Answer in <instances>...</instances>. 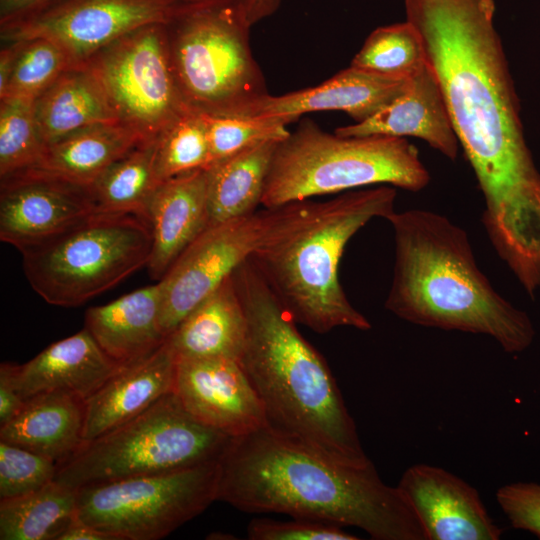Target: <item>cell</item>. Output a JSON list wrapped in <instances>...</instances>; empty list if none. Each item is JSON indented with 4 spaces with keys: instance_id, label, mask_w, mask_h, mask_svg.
I'll list each match as a JSON object with an SVG mask.
<instances>
[{
    "instance_id": "obj_1",
    "label": "cell",
    "mask_w": 540,
    "mask_h": 540,
    "mask_svg": "<svg viewBox=\"0 0 540 540\" xmlns=\"http://www.w3.org/2000/svg\"><path fill=\"white\" fill-rule=\"evenodd\" d=\"M475 173L499 256L540 242V173L494 25L493 0H404Z\"/></svg>"
},
{
    "instance_id": "obj_2",
    "label": "cell",
    "mask_w": 540,
    "mask_h": 540,
    "mask_svg": "<svg viewBox=\"0 0 540 540\" xmlns=\"http://www.w3.org/2000/svg\"><path fill=\"white\" fill-rule=\"evenodd\" d=\"M218 466L217 501L246 513L353 526L375 540H426L398 487L385 484L372 462L340 463L265 427L232 437Z\"/></svg>"
},
{
    "instance_id": "obj_3",
    "label": "cell",
    "mask_w": 540,
    "mask_h": 540,
    "mask_svg": "<svg viewBox=\"0 0 540 540\" xmlns=\"http://www.w3.org/2000/svg\"><path fill=\"white\" fill-rule=\"evenodd\" d=\"M247 321L239 360L264 407L267 428L331 460L371 463L326 360L249 258L232 274Z\"/></svg>"
},
{
    "instance_id": "obj_4",
    "label": "cell",
    "mask_w": 540,
    "mask_h": 540,
    "mask_svg": "<svg viewBox=\"0 0 540 540\" xmlns=\"http://www.w3.org/2000/svg\"><path fill=\"white\" fill-rule=\"evenodd\" d=\"M386 220L395 243L388 311L419 326L490 336L511 354L532 344L530 317L494 289L464 229L422 209L394 211Z\"/></svg>"
},
{
    "instance_id": "obj_5",
    "label": "cell",
    "mask_w": 540,
    "mask_h": 540,
    "mask_svg": "<svg viewBox=\"0 0 540 540\" xmlns=\"http://www.w3.org/2000/svg\"><path fill=\"white\" fill-rule=\"evenodd\" d=\"M396 195L395 187L381 185L313 201L302 218L252 256L296 323L320 334L337 327L371 328L341 286L339 263L363 226L395 211Z\"/></svg>"
},
{
    "instance_id": "obj_6",
    "label": "cell",
    "mask_w": 540,
    "mask_h": 540,
    "mask_svg": "<svg viewBox=\"0 0 540 540\" xmlns=\"http://www.w3.org/2000/svg\"><path fill=\"white\" fill-rule=\"evenodd\" d=\"M429 181L417 148L405 138L344 137L305 119L278 142L261 205L276 208L376 184L416 192Z\"/></svg>"
},
{
    "instance_id": "obj_7",
    "label": "cell",
    "mask_w": 540,
    "mask_h": 540,
    "mask_svg": "<svg viewBox=\"0 0 540 540\" xmlns=\"http://www.w3.org/2000/svg\"><path fill=\"white\" fill-rule=\"evenodd\" d=\"M148 221L135 213H93L19 251L25 276L47 303L75 307L147 265Z\"/></svg>"
},
{
    "instance_id": "obj_8",
    "label": "cell",
    "mask_w": 540,
    "mask_h": 540,
    "mask_svg": "<svg viewBox=\"0 0 540 540\" xmlns=\"http://www.w3.org/2000/svg\"><path fill=\"white\" fill-rule=\"evenodd\" d=\"M232 437L195 420L174 392L123 425L85 441L55 481L84 485L218 462Z\"/></svg>"
},
{
    "instance_id": "obj_9",
    "label": "cell",
    "mask_w": 540,
    "mask_h": 540,
    "mask_svg": "<svg viewBox=\"0 0 540 540\" xmlns=\"http://www.w3.org/2000/svg\"><path fill=\"white\" fill-rule=\"evenodd\" d=\"M167 28L174 78L190 109L243 116L269 94L250 49V26L231 10L181 11Z\"/></svg>"
},
{
    "instance_id": "obj_10",
    "label": "cell",
    "mask_w": 540,
    "mask_h": 540,
    "mask_svg": "<svg viewBox=\"0 0 540 540\" xmlns=\"http://www.w3.org/2000/svg\"><path fill=\"white\" fill-rule=\"evenodd\" d=\"M219 466L211 462L76 489L77 517L114 540H158L217 501Z\"/></svg>"
},
{
    "instance_id": "obj_11",
    "label": "cell",
    "mask_w": 540,
    "mask_h": 540,
    "mask_svg": "<svg viewBox=\"0 0 540 540\" xmlns=\"http://www.w3.org/2000/svg\"><path fill=\"white\" fill-rule=\"evenodd\" d=\"M304 200L210 225L159 280L161 325L166 337L260 248L310 209Z\"/></svg>"
},
{
    "instance_id": "obj_12",
    "label": "cell",
    "mask_w": 540,
    "mask_h": 540,
    "mask_svg": "<svg viewBox=\"0 0 540 540\" xmlns=\"http://www.w3.org/2000/svg\"><path fill=\"white\" fill-rule=\"evenodd\" d=\"M167 25L132 31L84 63L118 118L148 138L189 109L174 78Z\"/></svg>"
},
{
    "instance_id": "obj_13",
    "label": "cell",
    "mask_w": 540,
    "mask_h": 540,
    "mask_svg": "<svg viewBox=\"0 0 540 540\" xmlns=\"http://www.w3.org/2000/svg\"><path fill=\"white\" fill-rule=\"evenodd\" d=\"M179 13L175 0H46L1 25L6 43L46 39L73 66L139 28L169 24Z\"/></svg>"
},
{
    "instance_id": "obj_14",
    "label": "cell",
    "mask_w": 540,
    "mask_h": 540,
    "mask_svg": "<svg viewBox=\"0 0 540 540\" xmlns=\"http://www.w3.org/2000/svg\"><path fill=\"white\" fill-rule=\"evenodd\" d=\"M95 213L91 188L35 169L1 179L0 239L18 250Z\"/></svg>"
},
{
    "instance_id": "obj_15",
    "label": "cell",
    "mask_w": 540,
    "mask_h": 540,
    "mask_svg": "<svg viewBox=\"0 0 540 540\" xmlns=\"http://www.w3.org/2000/svg\"><path fill=\"white\" fill-rule=\"evenodd\" d=\"M173 392L195 420L230 437L267 427L263 404L238 360H177Z\"/></svg>"
},
{
    "instance_id": "obj_16",
    "label": "cell",
    "mask_w": 540,
    "mask_h": 540,
    "mask_svg": "<svg viewBox=\"0 0 540 540\" xmlns=\"http://www.w3.org/2000/svg\"><path fill=\"white\" fill-rule=\"evenodd\" d=\"M397 487L426 540H498L503 533L478 491L441 467L414 464L402 474Z\"/></svg>"
},
{
    "instance_id": "obj_17",
    "label": "cell",
    "mask_w": 540,
    "mask_h": 540,
    "mask_svg": "<svg viewBox=\"0 0 540 540\" xmlns=\"http://www.w3.org/2000/svg\"><path fill=\"white\" fill-rule=\"evenodd\" d=\"M208 170H194L158 184L144 211L152 234L147 269L159 281L185 249L210 226Z\"/></svg>"
},
{
    "instance_id": "obj_18",
    "label": "cell",
    "mask_w": 540,
    "mask_h": 540,
    "mask_svg": "<svg viewBox=\"0 0 540 540\" xmlns=\"http://www.w3.org/2000/svg\"><path fill=\"white\" fill-rule=\"evenodd\" d=\"M408 79L380 76L353 66L311 88L280 96L265 95L243 116L283 118L290 122L309 112L337 110L362 122L404 90Z\"/></svg>"
},
{
    "instance_id": "obj_19",
    "label": "cell",
    "mask_w": 540,
    "mask_h": 540,
    "mask_svg": "<svg viewBox=\"0 0 540 540\" xmlns=\"http://www.w3.org/2000/svg\"><path fill=\"white\" fill-rule=\"evenodd\" d=\"M335 133L344 137L412 136L424 140L448 159L455 160L458 155L459 141L437 78L428 64L408 79L401 94L373 116L337 128Z\"/></svg>"
},
{
    "instance_id": "obj_20",
    "label": "cell",
    "mask_w": 540,
    "mask_h": 540,
    "mask_svg": "<svg viewBox=\"0 0 540 540\" xmlns=\"http://www.w3.org/2000/svg\"><path fill=\"white\" fill-rule=\"evenodd\" d=\"M176 364L165 340L146 357L123 365L85 399V441L123 425L173 392Z\"/></svg>"
},
{
    "instance_id": "obj_21",
    "label": "cell",
    "mask_w": 540,
    "mask_h": 540,
    "mask_svg": "<svg viewBox=\"0 0 540 540\" xmlns=\"http://www.w3.org/2000/svg\"><path fill=\"white\" fill-rule=\"evenodd\" d=\"M1 365L24 400L51 391L86 399L123 366L106 355L86 328L50 344L24 364Z\"/></svg>"
},
{
    "instance_id": "obj_22",
    "label": "cell",
    "mask_w": 540,
    "mask_h": 540,
    "mask_svg": "<svg viewBox=\"0 0 540 540\" xmlns=\"http://www.w3.org/2000/svg\"><path fill=\"white\" fill-rule=\"evenodd\" d=\"M162 290L156 284L87 309L84 328L115 362L126 365L146 357L167 339L161 325Z\"/></svg>"
},
{
    "instance_id": "obj_23",
    "label": "cell",
    "mask_w": 540,
    "mask_h": 540,
    "mask_svg": "<svg viewBox=\"0 0 540 540\" xmlns=\"http://www.w3.org/2000/svg\"><path fill=\"white\" fill-rule=\"evenodd\" d=\"M85 398L66 391L37 394L11 421L0 426V440L53 460L57 465L84 444Z\"/></svg>"
},
{
    "instance_id": "obj_24",
    "label": "cell",
    "mask_w": 540,
    "mask_h": 540,
    "mask_svg": "<svg viewBox=\"0 0 540 540\" xmlns=\"http://www.w3.org/2000/svg\"><path fill=\"white\" fill-rule=\"evenodd\" d=\"M247 321L232 275L194 308L167 337L177 360H240Z\"/></svg>"
},
{
    "instance_id": "obj_25",
    "label": "cell",
    "mask_w": 540,
    "mask_h": 540,
    "mask_svg": "<svg viewBox=\"0 0 540 540\" xmlns=\"http://www.w3.org/2000/svg\"><path fill=\"white\" fill-rule=\"evenodd\" d=\"M147 138L122 121L89 126L47 144L38 163L29 169L90 186L111 164Z\"/></svg>"
},
{
    "instance_id": "obj_26",
    "label": "cell",
    "mask_w": 540,
    "mask_h": 540,
    "mask_svg": "<svg viewBox=\"0 0 540 540\" xmlns=\"http://www.w3.org/2000/svg\"><path fill=\"white\" fill-rule=\"evenodd\" d=\"M35 106L45 146L89 126L121 121L86 64L64 71L37 97Z\"/></svg>"
},
{
    "instance_id": "obj_27",
    "label": "cell",
    "mask_w": 540,
    "mask_h": 540,
    "mask_svg": "<svg viewBox=\"0 0 540 540\" xmlns=\"http://www.w3.org/2000/svg\"><path fill=\"white\" fill-rule=\"evenodd\" d=\"M278 142L261 143L207 168L210 225L257 210Z\"/></svg>"
},
{
    "instance_id": "obj_28",
    "label": "cell",
    "mask_w": 540,
    "mask_h": 540,
    "mask_svg": "<svg viewBox=\"0 0 540 540\" xmlns=\"http://www.w3.org/2000/svg\"><path fill=\"white\" fill-rule=\"evenodd\" d=\"M76 518V489L54 480L34 492L0 500V539L58 540Z\"/></svg>"
},
{
    "instance_id": "obj_29",
    "label": "cell",
    "mask_w": 540,
    "mask_h": 540,
    "mask_svg": "<svg viewBox=\"0 0 540 540\" xmlns=\"http://www.w3.org/2000/svg\"><path fill=\"white\" fill-rule=\"evenodd\" d=\"M156 146L157 136L144 139L90 185L95 213L144 216L159 184L155 171Z\"/></svg>"
},
{
    "instance_id": "obj_30",
    "label": "cell",
    "mask_w": 540,
    "mask_h": 540,
    "mask_svg": "<svg viewBox=\"0 0 540 540\" xmlns=\"http://www.w3.org/2000/svg\"><path fill=\"white\" fill-rule=\"evenodd\" d=\"M426 64L421 36L406 20L372 31L350 65L380 76L406 80Z\"/></svg>"
},
{
    "instance_id": "obj_31",
    "label": "cell",
    "mask_w": 540,
    "mask_h": 540,
    "mask_svg": "<svg viewBox=\"0 0 540 540\" xmlns=\"http://www.w3.org/2000/svg\"><path fill=\"white\" fill-rule=\"evenodd\" d=\"M210 165L207 131L199 112L187 109L157 135L155 171L159 183Z\"/></svg>"
},
{
    "instance_id": "obj_32",
    "label": "cell",
    "mask_w": 540,
    "mask_h": 540,
    "mask_svg": "<svg viewBox=\"0 0 540 540\" xmlns=\"http://www.w3.org/2000/svg\"><path fill=\"white\" fill-rule=\"evenodd\" d=\"M36 99H0L1 179L34 167L42 156L45 145L36 120Z\"/></svg>"
},
{
    "instance_id": "obj_33",
    "label": "cell",
    "mask_w": 540,
    "mask_h": 540,
    "mask_svg": "<svg viewBox=\"0 0 540 540\" xmlns=\"http://www.w3.org/2000/svg\"><path fill=\"white\" fill-rule=\"evenodd\" d=\"M200 114L207 131L211 165L261 143L281 141L290 133L286 127L291 122L283 118Z\"/></svg>"
},
{
    "instance_id": "obj_34",
    "label": "cell",
    "mask_w": 540,
    "mask_h": 540,
    "mask_svg": "<svg viewBox=\"0 0 540 540\" xmlns=\"http://www.w3.org/2000/svg\"><path fill=\"white\" fill-rule=\"evenodd\" d=\"M13 43H18L19 48L10 80L0 99L7 96L37 98L73 66L65 52L49 40L37 38Z\"/></svg>"
},
{
    "instance_id": "obj_35",
    "label": "cell",
    "mask_w": 540,
    "mask_h": 540,
    "mask_svg": "<svg viewBox=\"0 0 540 540\" xmlns=\"http://www.w3.org/2000/svg\"><path fill=\"white\" fill-rule=\"evenodd\" d=\"M57 469L53 460L0 440V500L44 487L54 481Z\"/></svg>"
},
{
    "instance_id": "obj_36",
    "label": "cell",
    "mask_w": 540,
    "mask_h": 540,
    "mask_svg": "<svg viewBox=\"0 0 540 540\" xmlns=\"http://www.w3.org/2000/svg\"><path fill=\"white\" fill-rule=\"evenodd\" d=\"M250 540H357L355 535L345 531L342 526L293 518L290 521H277L268 518L252 519L247 527Z\"/></svg>"
},
{
    "instance_id": "obj_37",
    "label": "cell",
    "mask_w": 540,
    "mask_h": 540,
    "mask_svg": "<svg viewBox=\"0 0 540 540\" xmlns=\"http://www.w3.org/2000/svg\"><path fill=\"white\" fill-rule=\"evenodd\" d=\"M496 500L510 524L540 538V484L514 482L500 487Z\"/></svg>"
},
{
    "instance_id": "obj_38",
    "label": "cell",
    "mask_w": 540,
    "mask_h": 540,
    "mask_svg": "<svg viewBox=\"0 0 540 540\" xmlns=\"http://www.w3.org/2000/svg\"><path fill=\"white\" fill-rule=\"evenodd\" d=\"M180 10L227 8L248 26L273 14L282 0H175Z\"/></svg>"
},
{
    "instance_id": "obj_39",
    "label": "cell",
    "mask_w": 540,
    "mask_h": 540,
    "mask_svg": "<svg viewBox=\"0 0 540 540\" xmlns=\"http://www.w3.org/2000/svg\"><path fill=\"white\" fill-rule=\"evenodd\" d=\"M25 401L15 388L7 370L0 366V426L11 421L24 407Z\"/></svg>"
},
{
    "instance_id": "obj_40",
    "label": "cell",
    "mask_w": 540,
    "mask_h": 540,
    "mask_svg": "<svg viewBox=\"0 0 540 540\" xmlns=\"http://www.w3.org/2000/svg\"><path fill=\"white\" fill-rule=\"evenodd\" d=\"M58 540H114V538L77 517L59 536Z\"/></svg>"
},
{
    "instance_id": "obj_41",
    "label": "cell",
    "mask_w": 540,
    "mask_h": 540,
    "mask_svg": "<svg viewBox=\"0 0 540 540\" xmlns=\"http://www.w3.org/2000/svg\"><path fill=\"white\" fill-rule=\"evenodd\" d=\"M46 0H0L1 25L21 16Z\"/></svg>"
},
{
    "instance_id": "obj_42",
    "label": "cell",
    "mask_w": 540,
    "mask_h": 540,
    "mask_svg": "<svg viewBox=\"0 0 540 540\" xmlns=\"http://www.w3.org/2000/svg\"><path fill=\"white\" fill-rule=\"evenodd\" d=\"M18 43H8L0 56V97L4 94L17 56Z\"/></svg>"
}]
</instances>
